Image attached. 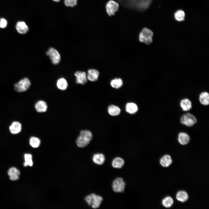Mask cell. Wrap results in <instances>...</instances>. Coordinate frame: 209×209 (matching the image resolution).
Here are the masks:
<instances>
[{
    "mask_svg": "<svg viewBox=\"0 0 209 209\" xmlns=\"http://www.w3.org/2000/svg\"><path fill=\"white\" fill-rule=\"evenodd\" d=\"M77 0H64V3L66 6L73 7L77 5Z\"/></svg>",
    "mask_w": 209,
    "mask_h": 209,
    "instance_id": "cell-31",
    "label": "cell"
},
{
    "mask_svg": "<svg viewBox=\"0 0 209 209\" xmlns=\"http://www.w3.org/2000/svg\"><path fill=\"white\" fill-rule=\"evenodd\" d=\"M18 32L21 34L26 33L28 31V27L26 23L23 22H19L16 26Z\"/></svg>",
    "mask_w": 209,
    "mask_h": 209,
    "instance_id": "cell-18",
    "label": "cell"
},
{
    "mask_svg": "<svg viewBox=\"0 0 209 209\" xmlns=\"http://www.w3.org/2000/svg\"><path fill=\"white\" fill-rule=\"evenodd\" d=\"M173 203V200L170 197H166L163 199L162 201V203L163 206L167 208L171 207Z\"/></svg>",
    "mask_w": 209,
    "mask_h": 209,
    "instance_id": "cell-29",
    "label": "cell"
},
{
    "mask_svg": "<svg viewBox=\"0 0 209 209\" xmlns=\"http://www.w3.org/2000/svg\"><path fill=\"white\" fill-rule=\"evenodd\" d=\"M176 197L178 200L182 202L186 201L188 198V194L184 191H179L176 194Z\"/></svg>",
    "mask_w": 209,
    "mask_h": 209,
    "instance_id": "cell-25",
    "label": "cell"
},
{
    "mask_svg": "<svg viewBox=\"0 0 209 209\" xmlns=\"http://www.w3.org/2000/svg\"><path fill=\"white\" fill-rule=\"evenodd\" d=\"M100 73L97 70L91 69L88 70L87 75V80L93 82L97 81L98 78Z\"/></svg>",
    "mask_w": 209,
    "mask_h": 209,
    "instance_id": "cell-11",
    "label": "cell"
},
{
    "mask_svg": "<svg viewBox=\"0 0 209 209\" xmlns=\"http://www.w3.org/2000/svg\"><path fill=\"white\" fill-rule=\"evenodd\" d=\"M29 143L33 147L37 148L40 145V140L38 138L33 136L31 137L30 139Z\"/></svg>",
    "mask_w": 209,
    "mask_h": 209,
    "instance_id": "cell-28",
    "label": "cell"
},
{
    "mask_svg": "<svg viewBox=\"0 0 209 209\" xmlns=\"http://www.w3.org/2000/svg\"><path fill=\"white\" fill-rule=\"evenodd\" d=\"M21 124L18 122L14 121L12 122L9 127V130L12 134H17L19 133L21 129Z\"/></svg>",
    "mask_w": 209,
    "mask_h": 209,
    "instance_id": "cell-13",
    "label": "cell"
},
{
    "mask_svg": "<svg viewBox=\"0 0 209 209\" xmlns=\"http://www.w3.org/2000/svg\"><path fill=\"white\" fill-rule=\"evenodd\" d=\"M126 183L121 177H117L113 181L112 187L113 191L116 193H122L124 192Z\"/></svg>",
    "mask_w": 209,
    "mask_h": 209,
    "instance_id": "cell-5",
    "label": "cell"
},
{
    "mask_svg": "<svg viewBox=\"0 0 209 209\" xmlns=\"http://www.w3.org/2000/svg\"><path fill=\"white\" fill-rule=\"evenodd\" d=\"M123 84L122 80L120 78H116L112 80L110 82L111 86L113 88L118 89L121 87Z\"/></svg>",
    "mask_w": 209,
    "mask_h": 209,
    "instance_id": "cell-26",
    "label": "cell"
},
{
    "mask_svg": "<svg viewBox=\"0 0 209 209\" xmlns=\"http://www.w3.org/2000/svg\"><path fill=\"white\" fill-rule=\"evenodd\" d=\"M172 161L170 156L166 155L163 156L160 159V163L163 167H167L172 163Z\"/></svg>",
    "mask_w": 209,
    "mask_h": 209,
    "instance_id": "cell-21",
    "label": "cell"
},
{
    "mask_svg": "<svg viewBox=\"0 0 209 209\" xmlns=\"http://www.w3.org/2000/svg\"><path fill=\"white\" fill-rule=\"evenodd\" d=\"M7 24V21L4 19H2L0 22V27L1 28H5Z\"/></svg>",
    "mask_w": 209,
    "mask_h": 209,
    "instance_id": "cell-32",
    "label": "cell"
},
{
    "mask_svg": "<svg viewBox=\"0 0 209 209\" xmlns=\"http://www.w3.org/2000/svg\"><path fill=\"white\" fill-rule=\"evenodd\" d=\"M92 138V134L90 131L88 130H82L76 140V144L79 147H85L89 143Z\"/></svg>",
    "mask_w": 209,
    "mask_h": 209,
    "instance_id": "cell-2",
    "label": "cell"
},
{
    "mask_svg": "<svg viewBox=\"0 0 209 209\" xmlns=\"http://www.w3.org/2000/svg\"><path fill=\"white\" fill-rule=\"evenodd\" d=\"M47 105L45 102L40 100L37 102L35 105V108L38 112H45L47 111Z\"/></svg>",
    "mask_w": 209,
    "mask_h": 209,
    "instance_id": "cell-15",
    "label": "cell"
},
{
    "mask_svg": "<svg viewBox=\"0 0 209 209\" xmlns=\"http://www.w3.org/2000/svg\"><path fill=\"white\" fill-rule=\"evenodd\" d=\"M53 0L55 2H58L60 1V0Z\"/></svg>",
    "mask_w": 209,
    "mask_h": 209,
    "instance_id": "cell-33",
    "label": "cell"
},
{
    "mask_svg": "<svg viewBox=\"0 0 209 209\" xmlns=\"http://www.w3.org/2000/svg\"><path fill=\"white\" fill-rule=\"evenodd\" d=\"M93 162L96 164L101 165L103 164L105 161V155L101 153H98L93 155L92 158Z\"/></svg>",
    "mask_w": 209,
    "mask_h": 209,
    "instance_id": "cell-14",
    "label": "cell"
},
{
    "mask_svg": "<svg viewBox=\"0 0 209 209\" xmlns=\"http://www.w3.org/2000/svg\"><path fill=\"white\" fill-rule=\"evenodd\" d=\"M25 161L24 163V166L26 167L28 165L31 166L33 165V162L32 159V155L30 154H25L24 155Z\"/></svg>",
    "mask_w": 209,
    "mask_h": 209,
    "instance_id": "cell-30",
    "label": "cell"
},
{
    "mask_svg": "<svg viewBox=\"0 0 209 209\" xmlns=\"http://www.w3.org/2000/svg\"><path fill=\"white\" fill-rule=\"evenodd\" d=\"M119 7L118 3L113 0L109 1L105 6L106 12L109 16L114 15L118 10Z\"/></svg>",
    "mask_w": 209,
    "mask_h": 209,
    "instance_id": "cell-8",
    "label": "cell"
},
{
    "mask_svg": "<svg viewBox=\"0 0 209 209\" xmlns=\"http://www.w3.org/2000/svg\"><path fill=\"white\" fill-rule=\"evenodd\" d=\"M46 54L48 56L52 63L57 65L60 62L61 56L58 51L53 47L50 48L46 52Z\"/></svg>",
    "mask_w": 209,
    "mask_h": 209,
    "instance_id": "cell-6",
    "label": "cell"
},
{
    "mask_svg": "<svg viewBox=\"0 0 209 209\" xmlns=\"http://www.w3.org/2000/svg\"><path fill=\"white\" fill-rule=\"evenodd\" d=\"M123 6L136 11L143 12L151 5L152 0H118Z\"/></svg>",
    "mask_w": 209,
    "mask_h": 209,
    "instance_id": "cell-1",
    "label": "cell"
},
{
    "mask_svg": "<svg viewBox=\"0 0 209 209\" xmlns=\"http://www.w3.org/2000/svg\"><path fill=\"white\" fill-rule=\"evenodd\" d=\"M8 174L10 176V179L14 181L19 179L20 172L16 168L12 167L8 170Z\"/></svg>",
    "mask_w": 209,
    "mask_h": 209,
    "instance_id": "cell-12",
    "label": "cell"
},
{
    "mask_svg": "<svg viewBox=\"0 0 209 209\" xmlns=\"http://www.w3.org/2000/svg\"><path fill=\"white\" fill-rule=\"evenodd\" d=\"M84 199L89 206L94 209L98 208L103 200L101 196L95 194H92L87 196Z\"/></svg>",
    "mask_w": 209,
    "mask_h": 209,
    "instance_id": "cell-4",
    "label": "cell"
},
{
    "mask_svg": "<svg viewBox=\"0 0 209 209\" xmlns=\"http://www.w3.org/2000/svg\"><path fill=\"white\" fill-rule=\"evenodd\" d=\"M30 85V80L28 78H25L21 80L15 84V89L19 92H24L29 89Z\"/></svg>",
    "mask_w": 209,
    "mask_h": 209,
    "instance_id": "cell-7",
    "label": "cell"
},
{
    "mask_svg": "<svg viewBox=\"0 0 209 209\" xmlns=\"http://www.w3.org/2000/svg\"></svg>",
    "mask_w": 209,
    "mask_h": 209,
    "instance_id": "cell-34",
    "label": "cell"
},
{
    "mask_svg": "<svg viewBox=\"0 0 209 209\" xmlns=\"http://www.w3.org/2000/svg\"><path fill=\"white\" fill-rule=\"evenodd\" d=\"M181 107L184 111L189 110L192 108V103L188 99L185 98L182 100L180 102Z\"/></svg>",
    "mask_w": 209,
    "mask_h": 209,
    "instance_id": "cell-20",
    "label": "cell"
},
{
    "mask_svg": "<svg viewBox=\"0 0 209 209\" xmlns=\"http://www.w3.org/2000/svg\"><path fill=\"white\" fill-rule=\"evenodd\" d=\"M74 75L76 77L75 82L76 84L83 85L87 82V76L85 72L77 71L75 73Z\"/></svg>",
    "mask_w": 209,
    "mask_h": 209,
    "instance_id": "cell-10",
    "label": "cell"
},
{
    "mask_svg": "<svg viewBox=\"0 0 209 209\" xmlns=\"http://www.w3.org/2000/svg\"><path fill=\"white\" fill-rule=\"evenodd\" d=\"M178 140L179 143L182 145L187 144L190 140L189 135L184 132L180 133L178 136Z\"/></svg>",
    "mask_w": 209,
    "mask_h": 209,
    "instance_id": "cell-16",
    "label": "cell"
},
{
    "mask_svg": "<svg viewBox=\"0 0 209 209\" xmlns=\"http://www.w3.org/2000/svg\"><path fill=\"white\" fill-rule=\"evenodd\" d=\"M197 119L192 114L187 113L183 115L181 118V122L188 127H191L197 122Z\"/></svg>",
    "mask_w": 209,
    "mask_h": 209,
    "instance_id": "cell-9",
    "label": "cell"
},
{
    "mask_svg": "<svg viewBox=\"0 0 209 209\" xmlns=\"http://www.w3.org/2000/svg\"><path fill=\"white\" fill-rule=\"evenodd\" d=\"M138 109L137 106L134 103H128L126 105V110L130 114H135L137 112Z\"/></svg>",
    "mask_w": 209,
    "mask_h": 209,
    "instance_id": "cell-22",
    "label": "cell"
},
{
    "mask_svg": "<svg viewBox=\"0 0 209 209\" xmlns=\"http://www.w3.org/2000/svg\"><path fill=\"white\" fill-rule=\"evenodd\" d=\"M125 161L122 158L118 157L114 158L112 161V166L115 168H121L124 165Z\"/></svg>",
    "mask_w": 209,
    "mask_h": 209,
    "instance_id": "cell-17",
    "label": "cell"
},
{
    "mask_svg": "<svg viewBox=\"0 0 209 209\" xmlns=\"http://www.w3.org/2000/svg\"><path fill=\"white\" fill-rule=\"evenodd\" d=\"M199 100L203 105H207L209 104V94L206 92L201 93L199 96Z\"/></svg>",
    "mask_w": 209,
    "mask_h": 209,
    "instance_id": "cell-23",
    "label": "cell"
},
{
    "mask_svg": "<svg viewBox=\"0 0 209 209\" xmlns=\"http://www.w3.org/2000/svg\"><path fill=\"white\" fill-rule=\"evenodd\" d=\"M174 18L177 21L181 22L183 21L185 19V14L184 12L181 10L176 11L174 14Z\"/></svg>",
    "mask_w": 209,
    "mask_h": 209,
    "instance_id": "cell-27",
    "label": "cell"
},
{
    "mask_svg": "<svg viewBox=\"0 0 209 209\" xmlns=\"http://www.w3.org/2000/svg\"><path fill=\"white\" fill-rule=\"evenodd\" d=\"M109 114L112 116H116L120 113V109L118 106L111 105L109 106L108 109Z\"/></svg>",
    "mask_w": 209,
    "mask_h": 209,
    "instance_id": "cell-24",
    "label": "cell"
},
{
    "mask_svg": "<svg viewBox=\"0 0 209 209\" xmlns=\"http://www.w3.org/2000/svg\"><path fill=\"white\" fill-rule=\"evenodd\" d=\"M153 33L151 30L144 28L142 29L139 33L138 40L141 42L149 45L153 42Z\"/></svg>",
    "mask_w": 209,
    "mask_h": 209,
    "instance_id": "cell-3",
    "label": "cell"
},
{
    "mask_svg": "<svg viewBox=\"0 0 209 209\" xmlns=\"http://www.w3.org/2000/svg\"><path fill=\"white\" fill-rule=\"evenodd\" d=\"M56 85L59 89L64 91L67 88L68 84L65 79L63 78H59L57 81Z\"/></svg>",
    "mask_w": 209,
    "mask_h": 209,
    "instance_id": "cell-19",
    "label": "cell"
}]
</instances>
